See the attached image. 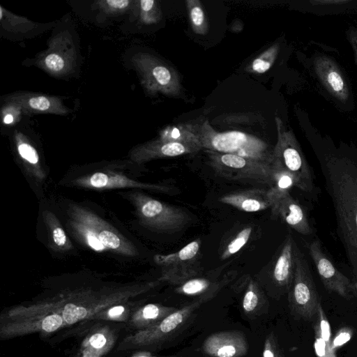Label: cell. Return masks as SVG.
Listing matches in <instances>:
<instances>
[{"label": "cell", "mask_w": 357, "mask_h": 357, "mask_svg": "<svg viewBox=\"0 0 357 357\" xmlns=\"http://www.w3.org/2000/svg\"><path fill=\"white\" fill-rule=\"evenodd\" d=\"M132 312L130 305L126 302L116 304L101 310L92 319L127 323Z\"/></svg>", "instance_id": "1f68e13d"}, {"label": "cell", "mask_w": 357, "mask_h": 357, "mask_svg": "<svg viewBox=\"0 0 357 357\" xmlns=\"http://www.w3.org/2000/svg\"><path fill=\"white\" fill-rule=\"evenodd\" d=\"M133 63L146 89L155 93L167 96L180 95L181 84L177 73L155 56L140 53L135 55Z\"/></svg>", "instance_id": "30bf717a"}, {"label": "cell", "mask_w": 357, "mask_h": 357, "mask_svg": "<svg viewBox=\"0 0 357 357\" xmlns=\"http://www.w3.org/2000/svg\"><path fill=\"white\" fill-rule=\"evenodd\" d=\"M273 184L267 190L268 196L272 205L281 197L289 192L293 187H296L297 183L294 176L278 164L273 162Z\"/></svg>", "instance_id": "4316f807"}, {"label": "cell", "mask_w": 357, "mask_h": 357, "mask_svg": "<svg viewBox=\"0 0 357 357\" xmlns=\"http://www.w3.org/2000/svg\"><path fill=\"white\" fill-rule=\"evenodd\" d=\"M271 209L273 216L280 218L297 232L303 235L313 232L306 213L289 192L275 202Z\"/></svg>", "instance_id": "d6986e66"}, {"label": "cell", "mask_w": 357, "mask_h": 357, "mask_svg": "<svg viewBox=\"0 0 357 357\" xmlns=\"http://www.w3.org/2000/svg\"><path fill=\"white\" fill-rule=\"evenodd\" d=\"M77 186L92 189L140 188L162 193H170L171 188L164 185L142 183L121 174L97 172L73 181Z\"/></svg>", "instance_id": "5bb4252c"}, {"label": "cell", "mask_w": 357, "mask_h": 357, "mask_svg": "<svg viewBox=\"0 0 357 357\" xmlns=\"http://www.w3.org/2000/svg\"><path fill=\"white\" fill-rule=\"evenodd\" d=\"M66 326L59 312L13 319L0 318V337L8 340L36 333L47 335Z\"/></svg>", "instance_id": "8fae6325"}, {"label": "cell", "mask_w": 357, "mask_h": 357, "mask_svg": "<svg viewBox=\"0 0 357 357\" xmlns=\"http://www.w3.org/2000/svg\"><path fill=\"white\" fill-rule=\"evenodd\" d=\"M262 356L263 357H284L277 338L273 333L268 334L265 339Z\"/></svg>", "instance_id": "74e56055"}, {"label": "cell", "mask_w": 357, "mask_h": 357, "mask_svg": "<svg viewBox=\"0 0 357 357\" xmlns=\"http://www.w3.org/2000/svg\"><path fill=\"white\" fill-rule=\"evenodd\" d=\"M118 335L107 325L94 326L82 340L75 357H103L115 345Z\"/></svg>", "instance_id": "44dd1931"}, {"label": "cell", "mask_w": 357, "mask_h": 357, "mask_svg": "<svg viewBox=\"0 0 357 357\" xmlns=\"http://www.w3.org/2000/svg\"><path fill=\"white\" fill-rule=\"evenodd\" d=\"M178 309L159 303H149L133 310L128 321L129 328L135 331L152 327Z\"/></svg>", "instance_id": "cb8c5ba5"}, {"label": "cell", "mask_w": 357, "mask_h": 357, "mask_svg": "<svg viewBox=\"0 0 357 357\" xmlns=\"http://www.w3.org/2000/svg\"><path fill=\"white\" fill-rule=\"evenodd\" d=\"M130 357H179L177 356H156L153 355L152 353L147 351H140L136 353H134Z\"/></svg>", "instance_id": "7bdbcfd3"}, {"label": "cell", "mask_w": 357, "mask_h": 357, "mask_svg": "<svg viewBox=\"0 0 357 357\" xmlns=\"http://www.w3.org/2000/svg\"><path fill=\"white\" fill-rule=\"evenodd\" d=\"M43 216L50 234V245L52 249L59 252L71 250L73 245L56 216L49 211H45Z\"/></svg>", "instance_id": "83f0119b"}, {"label": "cell", "mask_w": 357, "mask_h": 357, "mask_svg": "<svg viewBox=\"0 0 357 357\" xmlns=\"http://www.w3.org/2000/svg\"><path fill=\"white\" fill-rule=\"evenodd\" d=\"M220 201L245 212L261 211L272 206L267 190L261 189L231 192L221 197Z\"/></svg>", "instance_id": "603a6c76"}, {"label": "cell", "mask_w": 357, "mask_h": 357, "mask_svg": "<svg viewBox=\"0 0 357 357\" xmlns=\"http://www.w3.org/2000/svg\"><path fill=\"white\" fill-rule=\"evenodd\" d=\"M202 349L204 354L211 357H243L248 351V344L242 332L227 331L208 336Z\"/></svg>", "instance_id": "9a60e30c"}, {"label": "cell", "mask_w": 357, "mask_h": 357, "mask_svg": "<svg viewBox=\"0 0 357 357\" xmlns=\"http://www.w3.org/2000/svg\"><path fill=\"white\" fill-rule=\"evenodd\" d=\"M68 214L72 232L92 250L98 252L111 251L129 257L138 254L131 241L90 210L71 204Z\"/></svg>", "instance_id": "3957f363"}, {"label": "cell", "mask_w": 357, "mask_h": 357, "mask_svg": "<svg viewBox=\"0 0 357 357\" xmlns=\"http://www.w3.org/2000/svg\"><path fill=\"white\" fill-rule=\"evenodd\" d=\"M252 227H247L241 229L226 245L220 256L221 259H226L238 252L249 241Z\"/></svg>", "instance_id": "836d02e7"}, {"label": "cell", "mask_w": 357, "mask_h": 357, "mask_svg": "<svg viewBox=\"0 0 357 357\" xmlns=\"http://www.w3.org/2000/svg\"><path fill=\"white\" fill-rule=\"evenodd\" d=\"M314 320L315 349L319 357H335L331 349L330 326L321 305H319Z\"/></svg>", "instance_id": "484cf974"}, {"label": "cell", "mask_w": 357, "mask_h": 357, "mask_svg": "<svg viewBox=\"0 0 357 357\" xmlns=\"http://www.w3.org/2000/svg\"><path fill=\"white\" fill-rule=\"evenodd\" d=\"M128 198L135 208L140 223L153 230L173 233L181 229L190 220L185 211L140 192H132Z\"/></svg>", "instance_id": "5b68a950"}, {"label": "cell", "mask_w": 357, "mask_h": 357, "mask_svg": "<svg viewBox=\"0 0 357 357\" xmlns=\"http://www.w3.org/2000/svg\"><path fill=\"white\" fill-rule=\"evenodd\" d=\"M324 174L337 233L357 281V167L346 160L332 159Z\"/></svg>", "instance_id": "7a4b0ae2"}, {"label": "cell", "mask_w": 357, "mask_h": 357, "mask_svg": "<svg viewBox=\"0 0 357 357\" xmlns=\"http://www.w3.org/2000/svg\"><path fill=\"white\" fill-rule=\"evenodd\" d=\"M351 1L349 0H314L310 1V2L315 6L317 5H342L349 3Z\"/></svg>", "instance_id": "ab89813d"}, {"label": "cell", "mask_w": 357, "mask_h": 357, "mask_svg": "<svg viewBox=\"0 0 357 357\" xmlns=\"http://www.w3.org/2000/svg\"><path fill=\"white\" fill-rule=\"evenodd\" d=\"M132 3V1L130 0H105L97 2L100 8L112 14L122 13L126 11Z\"/></svg>", "instance_id": "8d00e7d4"}, {"label": "cell", "mask_w": 357, "mask_h": 357, "mask_svg": "<svg viewBox=\"0 0 357 357\" xmlns=\"http://www.w3.org/2000/svg\"><path fill=\"white\" fill-rule=\"evenodd\" d=\"M298 250L291 234H289L273 266V278L275 283L287 292L294 279Z\"/></svg>", "instance_id": "7402d4cb"}, {"label": "cell", "mask_w": 357, "mask_h": 357, "mask_svg": "<svg viewBox=\"0 0 357 357\" xmlns=\"http://www.w3.org/2000/svg\"><path fill=\"white\" fill-rule=\"evenodd\" d=\"M199 135L202 148L207 151L234 154L273 165V152L264 142L254 136L239 131L218 132L208 122L199 126Z\"/></svg>", "instance_id": "277c9868"}, {"label": "cell", "mask_w": 357, "mask_h": 357, "mask_svg": "<svg viewBox=\"0 0 357 357\" xmlns=\"http://www.w3.org/2000/svg\"><path fill=\"white\" fill-rule=\"evenodd\" d=\"M291 314L296 319L313 320L321 304L307 262L298 250L291 285L288 291Z\"/></svg>", "instance_id": "52a82bcc"}, {"label": "cell", "mask_w": 357, "mask_h": 357, "mask_svg": "<svg viewBox=\"0 0 357 357\" xmlns=\"http://www.w3.org/2000/svg\"><path fill=\"white\" fill-rule=\"evenodd\" d=\"M309 252L325 288L328 291L335 292L344 298H354L356 294L354 284L337 269L323 250L318 239L310 243Z\"/></svg>", "instance_id": "7c38bea8"}, {"label": "cell", "mask_w": 357, "mask_h": 357, "mask_svg": "<svg viewBox=\"0 0 357 357\" xmlns=\"http://www.w3.org/2000/svg\"><path fill=\"white\" fill-rule=\"evenodd\" d=\"M211 287L210 280L206 278H192L185 280L176 288L178 294L187 296H201L199 298L204 302L211 299L209 289Z\"/></svg>", "instance_id": "4dcf8cb0"}, {"label": "cell", "mask_w": 357, "mask_h": 357, "mask_svg": "<svg viewBox=\"0 0 357 357\" xmlns=\"http://www.w3.org/2000/svg\"><path fill=\"white\" fill-rule=\"evenodd\" d=\"M278 50L279 45L275 44L261 54L252 61L251 65L252 70L257 73L266 72L275 61Z\"/></svg>", "instance_id": "e575fe53"}, {"label": "cell", "mask_w": 357, "mask_h": 357, "mask_svg": "<svg viewBox=\"0 0 357 357\" xmlns=\"http://www.w3.org/2000/svg\"><path fill=\"white\" fill-rule=\"evenodd\" d=\"M165 142H178L203 149L199 135V126L182 124L165 128L158 139Z\"/></svg>", "instance_id": "d4e9b609"}, {"label": "cell", "mask_w": 357, "mask_h": 357, "mask_svg": "<svg viewBox=\"0 0 357 357\" xmlns=\"http://www.w3.org/2000/svg\"><path fill=\"white\" fill-rule=\"evenodd\" d=\"M5 102L25 112L63 115L68 112L61 99L46 95L17 93L7 97Z\"/></svg>", "instance_id": "e0dca14e"}, {"label": "cell", "mask_w": 357, "mask_h": 357, "mask_svg": "<svg viewBox=\"0 0 357 357\" xmlns=\"http://www.w3.org/2000/svg\"><path fill=\"white\" fill-rule=\"evenodd\" d=\"M138 3L140 16L143 22L152 23L158 21L160 15L154 0H141Z\"/></svg>", "instance_id": "d590c367"}, {"label": "cell", "mask_w": 357, "mask_h": 357, "mask_svg": "<svg viewBox=\"0 0 357 357\" xmlns=\"http://www.w3.org/2000/svg\"><path fill=\"white\" fill-rule=\"evenodd\" d=\"M66 36L59 35L51 42L48 50L37 61L40 68L54 75L69 73L74 67L75 54Z\"/></svg>", "instance_id": "2e32d148"}, {"label": "cell", "mask_w": 357, "mask_h": 357, "mask_svg": "<svg viewBox=\"0 0 357 357\" xmlns=\"http://www.w3.org/2000/svg\"><path fill=\"white\" fill-rule=\"evenodd\" d=\"M277 124L278 134L273 151V162L294 176L297 188L306 192H312L314 188L313 176L298 143L291 132L284 130L279 119Z\"/></svg>", "instance_id": "ba28073f"}, {"label": "cell", "mask_w": 357, "mask_h": 357, "mask_svg": "<svg viewBox=\"0 0 357 357\" xmlns=\"http://www.w3.org/2000/svg\"><path fill=\"white\" fill-rule=\"evenodd\" d=\"M314 70L325 88L335 98L345 102L349 98L347 84L335 63L326 56L314 60Z\"/></svg>", "instance_id": "ffe728a7"}, {"label": "cell", "mask_w": 357, "mask_h": 357, "mask_svg": "<svg viewBox=\"0 0 357 357\" xmlns=\"http://www.w3.org/2000/svg\"><path fill=\"white\" fill-rule=\"evenodd\" d=\"M199 248L200 240L196 239L176 252L155 255L153 257L154 261L160 266L168 267L160 280L180 283L194 275V271L187 268V265L188 262L192 261L198 254Z\"/></svg>", "instance_id": "4fadbf2b"}, {"label": "cell", "mask_w": 357, "mask_h": 357, "mask_svg": "<svg viewBox=\"0 0 357 357\" xmlns=\"http://www.w3.org/2000/svg\"><path fill=\"white\" fill-rule=\"evenodd\" d=\"M199 149L178 142H165L160 139L148 142L135 148L130 159L141 164L153 159L174 157L199 151Z\"/></svg>", "instance_id": "ac0fdd59"}, {"label": "cell", "mask_w": 357, "mask_h": 357, "mask_svg": "<svg viewBox=\"0 0 357 357\" xmlns=\"http://www.w3.org/2000/svg\"><path fill=\"white\" fill-rule=\"evenodd\" d=\"M351 332L348 331V330L343 328L342 330L340 331L331 343L332 350L334 351L336 347H340V345L347 342L351 338Z\"/></svg>", "instance_id": "f35d334b"}, {"label": "cell", "mask_w": 357, "mask_h": 357, "mask_svg": "<svg viewBox=\"0 0 357 357\" xmlns=\"http://www.w3.org/2000/svg\"><path fill=\"white\" fill-rule=\"evenodd\" d=\"M354 284V287H355V289H356V291L357 293V281H356Z\"/></svg>", "instance_id": "ee69618b"}, {"label": "cell", "mask_w": 357, "mask_h": 357, "mask_svg": "<svg viewBox=\"0 0 357 357\" xmlns=\"http://www.w3.org/2000/svg\"><path fill=\"white\" fill-rule=\"evenodd\" d=\"M10 108L9 107H5L3 110V122L5 124L12 123L14 121V116L10 112Z\"/></svg>", "instance_id": "b9f144b4"}, {"label": "cell", "mask_w": 357, "mask_h": 357, "mask_svg": "<svg viewBox=\"0 0 357 357\" xmlns=\"http://www.w3.org/2000/svg\"><path fill=\"white\" fill-rule=\"evenodd\" d=\"M265 300L259 287L255 281L248 284L242 300V309L248 317L259 314L264 307Z\"/></svg>", "instance_id": "f1b7e54d"}, {"label": "cell", "mask_w": 357, "mask_h": 357, "mask_svg": "<svg viewBox=\"0 0 357 357\" xmlns=\"http://www.w3.org/2000/svg\"><path fill=\"white\" fill-rule=\"evenodd\" d=\"M204 302L199 298L178 309L155 326L127 335L119 344L117 351L151 348L164 343L186 325L196 310Z\"/></svg>", "instance_id": "8992f818"}, {"label": "cell", "mask_w": 357, "mask_h": 357, "mask_svg": "<svg viewBox=\"0 0 357 357\" xmlns=\"http://www.w3.org/2000/svg\"><path fill=\"white\" fill-rule=\"evenodd\" d=\"M211 166L220 176L238 181L273 184L272 165L239 155L207 151Z\"/></svg>", "instance_id": "9c48e42d"}, {"label": "cell", "mask_w": 357, "mask_h": 357, "mask_svg": "<svg viewBox=\"0 0 357 357\" xmlns=\"http://www.w3.org/2000/svg\"><path fill=\"white\" fill-rule=\"evenodd\" d=\"M158 282L135 286L109 291L82 290L61 295L56 299L39 302L31 305L12 307L13 317H22L59 312L67 326L84 320H91L101 310L128 301L155 287Z\"/></svg>", "instance_id": "6da1fadb"}, {"label": "cell", "mask_w": 357, "mask_h": 357, "mask_svg": "<svg viewBox=\"0 0 357 357\" xmlns=\"http://www.w3.org/2000/svg\"><path fill=\"white\" fill-rule=\"evenodd\" d=\"M17 150L23 161L29 165L33 170L36 176L43 178L39 162V155L36 149L21 134L15 135Z\"/></svg>", "instance_id": "f546056e"}, {"label": "cell", "mask_w": 357, "mask_h": 357, "mask_svg": "<svg viewBox=\"0 0 357 357\" xmlns=\"http://www.w3.org/2000/svg\"><path fill=\"white\" fill-rule=\"evenodd\" d=\"M186 3L192 29L199 34L206 33L208 24L200 2L197 0H188Z\"/></svg>", "instance_id": "d6a6232c"}, {"label": "cell", "mask_w": 357, "mask_h": 357, "mask_svg": "<svg viewBox=\"0 0 357 357\" xmlns=\"http://www.w3.org/2000/svg\"><path fill=\"white\" fill-rule=\"evenodd\" d=\"M349 41L353 47L357 63V28H352L349 32Z\"/></svg>", "instance_id": "60d3db41"}]
</instances>
